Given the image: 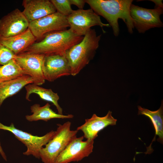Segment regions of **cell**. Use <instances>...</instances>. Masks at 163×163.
<instances>
[{
    "label": "cell",
    "mask_w": 163,
    "mask_h": 163,
    "mask_svg": "<svg viewBox=\"0 0 163 163\" xmlns=\"http://www.w3.org/2000/svg\"><path fill=\"white\" fill-rule=\"evenodd\" d=\"M68 27L66 17L56 12L30 22L28 28L37 39L52 32L67 30Z\"/></svg>",
    "instance_id": "8"
},
{
    "label": "cell",
    "mask_w": 163,
    "mask_h": 163,
    "mask_svg": "<svg viewBox=\"0 0 163 163\" xmlns=\"http://www.w3.org/2000/svg\"><path fill=\"white\" fill-rule=\"evenodd\" d=\"M16 56L13 52L0 42V65H4L14 59Z\"/></svg>",
    "instance_id": "22"
},
{
    "label": "cell",
    "mask_w": 163,
    "mask_h": 163,
    "mask_svg": "<svg viewBox=\"0 0 163 163\" xmlns=\"http://www.w3.org/2000/svg\"><path fill=\"white\" fill-rule=\"evenodd\" d=\"M25 75L14 59L6 65H0V84Z\"/></svg>",
    "instance_id": "20"
},
{
    "label": "cell",
    "mask_w": 163,
    "mask_h": 163,
    "mask_svg": "<svg viewBox=\"0 0 163 163\" xmlns=\"http://www.w3.org/2000/svg\"><path fill=\"white\" fill-rule=\"evenodd\" d=\"M50 106V105L48 103L42 107L37 104L32 105L30 109L33 113L30 115H26V120L29 122L39 120L47 121L53 119H70L74 117L71 114L65 115L56 113L51 108Z\"/></svg>",
    "instance_id": "17"
},
{
    "label": "cell",
    "mask_w": 163,
    "mask_h": 163,
    "mask_svg": "<svg viewBox=\"0 0 163 163\" xmlns=\"http://www.w3.org/2000/svg\"><path fill=\"white\" fill-rule=\"evenodd\" d=\"M26 91V99L30 101V95L33 93L37 94L42 99L52 102L56 106L58 113L63 115L62 109L59 104L58 101L59 97L57 93L53 92L51 89H46L33 83L30 84L25 86Z\"/></svg>",
    "instance_id": "18"
},
{
    "label": "cell",
    "mask_w": 163,
    "mask_h": 163,
    "mask_svg": "<svg viewBox=\"0 0 163 163\" xmlns=\"http://www.w3.org/2000/svg\"><path fill=\"white\" fill-rule=\"evenodd\" d=\"M112 113L109 110L106 116L102 117L94 114L91 118L86 119L85 123L78 127L76 130L82 131L86 140H94L99 131L109 125L116 124L117 120L112 116Z\"/></svg>",
    "instance_id": "13"
},
{
    "label": "cell",
    "mask_w": 163,
    "mask_h": 163,
    "mask_svg": "<svg viewBox=\"0 0 163 163\" xmlns=\"http://www.w3.org/2000/svg\"><path fill=\"white\" fill-rule=\"evenodd\" d=\"M83 136L76 137L59 154L54 163H69L78 161L91 153L94 140L83 141Z\"/></svg>",
    "instance_id": "9"
},
{
    "label": "cell",
    "mask_w": 163,
    "mask_h": 163,
    "mask_svg": "<svg viewBox=\"0 0 163 163\" xmlns=\"http://www.w3.org/2000/svg\"><path fill=\"white\" fill-rule=\"evenodd\" d=\"M44 56L42 54L24 52L16 55L14 58L25 74L32 78L33 83L39 86L43 84L45 81L43 72Z\"/></svg>",
    "instance_id": "10"
},
{
    "label": "cell",
    "mask_w": 163,
    "mask_h": 163,
    "mask_svg": "<svg viewBox=\"0 0 163 163\" xmlns=\"http://www.w3.org/2000/svg\"><path fill=\"white\" fill-rule=\"evenodd\" d=\"M36 39L28 28L18 35L8 37H0V42L17 55L24 53L34 43Z\"/></svg>",
    "instance_id": "15"
},
{
    "label": "cell",
    "mask_w": 163,
    "mask_h": 163,
    "mask_svg": "<svg viewBox=\"0 0 163 163\" xmlns=\"http://www.w3.org/2000/svg\"><path fill=\"white\" fill-rule=\"evenodd\" d=\"M71 124L69 121L57 124L53 138L40 151V158L43 163H54L59 154L77 137L78 131L71 130Z\"/></svg>",
    "instance_id": "4"
},
{
    "label": "cell",
    "mask_w": 163,
    "mask_h": 163,
    "mask_svg": "<svg viewBox=\"0 0 163 163\" xmlns=\"http://www.w3.org/2000/svg\"><path fill=\"white\" fill-rule=\"evenodd\" d=\"M83 37L70 29L52 32L46 34L40 41L33 43L24 52L45 56L63 55L70 48L81 42Z\"/></svg>",
    "instance_id": "2"
},
{
    "label": "cell",
    "mask_w": 163,
    "mask_h": 163,
    "mask_svg": "<svg viewBox=\"0 0 163 163\" xmlns=\"http://www.w3.org/2000/svg\"><path fill=\"white\" fill-rule=\"evenodd\" d=\"M43 72L45 80L50 82L71 75L70 68L65 54L45 55Z\"/></svg>",
    "instance_id": "12"
},
{
    "label": "cell",
    "mask_w": 163,
    "mask_h": 163,
    "mask_svg": "<svg viewBox=\"0 0 163 163\" xmlns=\"http://www.w3.org/2000/svg\"><path fill=\"white\" fill-rule=\"evenodd\" d=\"M71 5H74L77 6L79 9H83L84 7L85 0H69Z\"/></svg>",
    "instance_id": "23"
},
{
    "label": "cell",
    "mask_w": 163,
    "mask_h": 163,
    "mask_svg": "<svg viewBox=\"0 0 163 163\" xmlns=\"http://www.w3.org/2000/svg\"><path fill=\"white\" fill-rule=\"evenodd\" d=\"M66 18L70 29L80 36H84L94 26H99L104 32L103 27L110 26L108 24L103 23L100 16L91 8L73 10Z\"/></svg>",
    "instance_id": "7"
},
{
    "label": "cell",
    "mask_w": 163,
    "mask_h": 163,
    "mask_svg": "<svg viewBox=\"0 0 163 163\" xmlns=\"http://www.w3.org/2000/svg\"><path fill=\"white\" fill-rule=\"evenodd\" d=\"M101 35H97L90 29L79 43L73 46L65 55L70 67L71 75L75 76L93 59L99 46Z\"/></svg>",
    "instance_id": "3"
},
{
    "label": "cell",
    "mask_w": 163,
    "mask_h": 163,
    "mask_svg": "<svg viewBox=\"0 0 163 163\" xmlns=\"http://www.w3.org/2000/svg\"><path fill=\"white\" fill-rule=\"evenodd\" d=\"M129 12L134 27L139 33H144L151 28L163 26L160 18L163 13L162 8L148 9L132 4Z\"/></svg>",
    "instance_id": "5"
},
{
    "label": "cell",
    "mask_w": 163,
    "mask_h": 163,
    "mask_svg": "<svg viewBox=\"0 0 163 163\" xmlns=\"http://www.w3.org/2000/svg\"><path fill=\"white\" fill-rule=\"evenodd\" d=\"M0 154H1V155H2V156L3 158V159L6 161H7L6 156L5 153H4V151H3V149L2 147L0 142Z\"/></svg>",
    "instance_id": "25"
},
{
    "label": "cell",
    "mask_w": 163,
    "mask_h": 163,
    "mask_svg": "<svg viewBox=\"0 0 163 163\" xmlns=\"http://www.w3.org/2000/svg\"><path fill=\"white\" fill-rule=\"evenodd\" d=\"M9 131L13 134L15 137L27 147V150L23 155H31L39 159L40 152L53 137L55 131L51 130L43 136H34L29 133L16 128L11 123L9 126L5 125L0 122V129Z\"/></svg>",
    "instance_id": "6"
},
{
    "label": "cell",
    "mask_w": 163,
    "mask_h": 163,
    "mask_svg": "<svg viewBox=\"0 0 163 163\" xmlns=\"http://www.w3.org/2000/svg\"><path fill=\"white\" fill-rule=\"evenodd\" d=\"M149 1H152L155 4V7H160L163 8V4L162 0H150Z\"/></svg>",
    "instance_id": "24"
},
{
    "label": "cell",
    "mask_w": 163,
    "mask_h": 163,
    "mask_svg": "<svg viewBox=\"0 0 163 163\" xmlns=\"http://www.w3.org/2000/svg\"><path fill=\"white\" fill-rule=\"evenodd\" d=\"M56 12L67 17L73 11L69 0H51Z\"/></svg>",
    "instance_id": "21"
},
{
    "label": "cell",
    "mask_w": 163,
    "mask_h": 163,
    "mask_svg": "<svg viewBox=\"0 0 163 163\" xmlns=\"http://www.w3.org/2000/svg\"><path fill=\"white\" fill-rule=\"evenodd\" d=\"M32 78L25 75L0 84V107L4 101L18 92L26 85L33 83Z\"/></svg>",
    "instance_id": "16"
},
{
    "label": "cell",
    "mask_w": 163,
    "mask_h": 163,
    "mask_svg": "<svg viewBox=\"0 0 163 163\" xmlns=\"http://www.w3.org/2000/svg\"><path fill=\"white\" fill-rule=\"evenodd\" d=\"M23 14L30 23L56 12L49 0H24Z\"/></svg>",
    "instance_id": "14"
},
{
    "label": "cell",
    "mask_w": 163,
    "mask_h": 163,
    "mask_svg": "<svg viewBox=\"0 0 163 163\" xmlns=\"http://www.w3.org/2000/svg\"><path fill=\"white\" fill-rule=\"evenodd\" d=\"M29 22L18 8L13 10L0 19V37H12L25 31Z\"/></svg>",
    "instance_id": "11"
},
{
    "label": "cell",
    "mask_w": 163,
    "mask_h": 163,
    "mask_svg": "<svg viewBox=\"0 0 163 163\" xmlns=\"http://www.w3.org/2000/svg\"><path fill=\"white\" fill-rule=\"evenodd\" d=\"M85 1L96 14L107 20L112 27L115 36H117L119 34V19H122L124 22L130 34L133 33L134 27L129 12L133 0H85Z\"/></svg>",
    "instance_id": "1"
},
{
    "label": "cell",
    "mask_w": 163,
    "mask_h": 163,
    "mask_svg": "<svg viewBox=\"0 0 163 163\" xmlns=\"http://www.w3.org/2000/svg\"><path fill=\"white\" fill-rule=\"evenodd\" d=\"M138 115H142L148 117L152 122L155 132V135L158 136L157 141L163 143V103L158 109L155 111L138 106Z\"/></svg>",
    "instance_id": "19"
}]
</instances>
